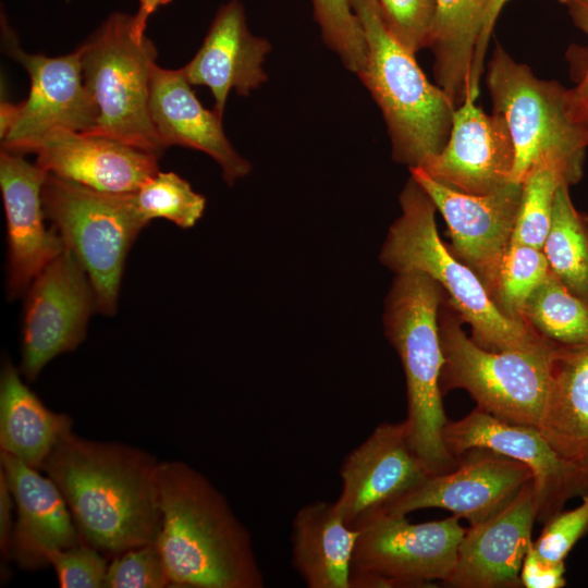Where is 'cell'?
<instances>
[{"label": "cell", "instance_id": "7c38bea8", "mask_svg": "<svg viewBox=\"0 0 588 588\" xmlns=\"http://www.w3.org/2000/svg\"><path fill=\"white\" fill-rule=\"evenodd\" d=\"M3 41L9 57L28 73V97L19 102L17 118L2 142V149L35 152L42 138L56 128L90 132L98 119L97 106L87 89L81 64V50L61 57L23 51L12 32Z\"/></svg>", "mask_w": 588, "mask_h": 588}, {"label": "cell", "instance_id": "e0dca14e", "mask_svg": "<svg viewBox=\"0 0 588 588\" xmlns=\"http://www.w3.org/2000/svg\"><path fill=\"white\" fill-rule=\"evenodd\" d=\"M47 172L23 155L2 149L0 188L7 245V293L12 299L26 293L33 280L65 247L58 232L45 224L41 189Z\"/></svg>", "mask_w": 588, "mask_h": 588}, {"label": "cell", "instance_id": "5bb4252c", "mask_svg": "<svg viewBox=\"0 0 588 588\" xmlns=\"http://www.w3.org/2000/svg\"><path fill=\"white\" fill-rule=\"evenodd\" d=\"M443 440L455 457L483 448L526 464L534 476L537 522L544 524L573 498L588 492V473L563 460L535 427L513 425L475 408L448 420Z\"/></svg>", "mask_w": 588, "mask_h": 588}, {"label": "cell", "instance_id": "8d00e7d4", "mask_svg": "<svg viewBox=\"0 0 588 588\" xmlns=\"http://www.w3.org/2000/svg\"><path fill=\"white\" fill-rule=\"evenodd\" d=\"M588 531V492L581 503L568 511H561L549 518L532 547L544 560L565 562L569 551Z\"/></svg>", "mask_w": 588, "mask_h": 588}, {"label": "cell", "instance_id": "d590c367", "mask_svg": "<svg viewBox=\"0 0 588 588\" xmlns=\"http://www.w3.org/2000/svg\"><path fill=\"white\" fill-rule=\"evenodd\" d=\"M61 588H103L108 561L97 549L82 542L46 553Z\"/></svg>", "mask_w": 588, "mask_h": 588}, {"label": "cell", "instance_id": "4316f807", "mask_svg": "<svg viewBox=\"0 0 588 588\" xmlns=\"http://www.w3.org/2000/svg\"><path fill=\"white\" fill-rule=\"evenodd\" d=\"M488 0H437L428 46L438 86L458 107L469 90L474 52Z\"/></svg>", "mask_w": 588, "mask_h": 588}, {"label": "cell", "instance_id": "836d02e7", "mask_svg": "<svg viewBox=\"0 0 588 588\" xmlns=\"http://www.w3.org/2000/svg\"><path fill=\"white\" fill-rule=\"evenodd\" d=\"M388 32L408 51L427 48L437 0H376Z\"/></svg>", "mask_w": 588, "mask_h": 588}, {"label": "cell", "instance_id": "277c9868", "mask_svg": "<svg viewBox=\"0 0 588 588\" xmlns=\"http://www.w3.org/2000/svg\"><path fill=\"white\" fill-rule=\"evenodd\" d=\"M445 296L429 275L397 273L384 304L388 340L397 352L405 373L408 440L430 475L452 470L457 457L443 440L448 422L442 403L440 375L443 364L438 313Z\"/></svg>", "mask_w": 588, "mask_h": 588}, {"label": "cell", "instance_id": "4fadbf2b", "mask_svg": "<svg viewBox=\"0 0 588 588\" xmlns=\"http://www.w3.org/2000/svg\"><path fill=\"white\" fill-rule=\"evenodd\" d=\"M409 172L443 216L452 242L449 249L477 274L491 297L513 238L522 183L512 181L491 193L474 195L436 181L419 167L409 168Z\"/></svg>", "mask_w": 588, "mask_h": 588}, {"label": "cell", "instance_id": "f6af8a7d", "mask_svg": "<svg viewBox=\"0 0 588 588\" xmlns=\"http://www.w3.org/2000/svg\"><path fill=\"white\" fill-rule=\"evenodd\" d=\"M587 125H588V120H587Z\"/></svg>", "mask_w": 588, "mask_h": 588}, {"label": "cell", "instance_id": "f546056e", "mask_svg": "<svg viewBox=\"0 0 588 588\" xmlns=\"http://www.w3.org/2000/svg\"><path fill=\"white\" fill-rule=\"evenodd\" d=\"M520 183L522 199L512 241L542 249L556 191L574 181L560 161L542 157L528 169Z\"/></svg>", "mask_w": 588, "mask_h": 588}, {"label": "cell", "instance_id": "b9f144b4", "mask_svg": "<svg viewBox=\"0 0 588 588\" xmlns=\"http://www.w3.org/2000/svg\"><path fill=\"white\" fill-rule=\"evenodd\" d=\"M169 0H139V5L132 22V35L137 41L145 38L147 21L158 7L167 3Z\"/></svg>", "mask_w": 588, "mask_h": 588}, {"label": "cell", "instance_id": "7bdbcfd3", "mask_svg": "<svg viewBox=\"0 0 588 588\" xmlns=\"http://www.w3.org/2000/svg\"><path fill=\"white\" fill-rule=\"evenodd\" d=\"M20 110L19 103H11L9 101H1L0 113V137L3 139L12 125L14 124Z\"/></svg>", "mask_w": 588, "mask_h": 588}, {"label": "cell", "instance_id": "5b68a950", "mask_svg": "<svg viewBox=\"0 0 588 588\" xmlns=\"http://www.w3.org/2000/svg\"><path fill=\"white\" fill-rule=\"evenodd\" d=\"M364 29L367 59L358 75L385 120L393 159L424 167L444 147L455 105L432 85L415 60L385 28L376 0H351Z\"/></svg>", "mask_w": 588, "mask_h": 588}, {"label": "cell", "instance_id": "74e56055", "mask_svg": "<svg viewBox=\"0 0 588 588\" xmlns=\"http://www.w3.org/2000/svg\"><path fill=\"white\" fill-rule=\"evenodd\" d=\"M565 562H550L534 549H528L519 574L525 588H561L566 585Z\"/></svg>", "mask_w": 588, "mask_h": 588}, {"label": "cell", "instance_id": "2e32d148", "mask_svg": "<svg viewBox=\"0 0 588 588\" xmlns=\"http://www.w3.org/2000/svg\"><path fill=\"white\" fill-rule=\"evenodd\" d=\"M340 475L342 490L334 503L353 528L430 476L411 445L404 420L377 426L345 457Z\"/></svg>", "mask_w": 588, "mask_h": 588}, {"label": "cell", "instance_id": "30bf717a", "mask_svg": "<svg viewBox=\"0 0 588 588\" xmlns=\"http://www.w3.org/2000/svg\"><path fill=\"white\" fill-rule=\"evenodd\" d=\"M352 560V573L375 574L399 588L444 583L456 560L465 534L457 515L413 524L406 515L378 512L360 522Z\"/></svg>", "mask_w": 588, "mask_h": 588}, {"label": "cell", "instance_id": "52a82bcc", "mask_svg": "<svg viewBox=\"0 0 588 588\" xmlns=\"http://www.w3.org/2000/svg\"><path fill=\"white\" fill-rule=\"evenodd\" d=\"M493 113L503 118L514 146L512 181L520 183L542 157H552L574 183L583 176L588 125L576 114L571 90L537 77L497 45L487 68Z\"/></svg>", "mask_w": 588, "mask_h": 588}, {"label": "cell", "instance_id": "7a4b0ae2", "mask_svg": "<svg viewBox=\"0 0 588 588\" xmlns=\"http://www.w3.org/2000/svg\"><path fill=\"white\" fill-rule=\"evenodd\" d=\"M158 487L155 543L170 587L265 586L249 531L203 474L184 462H159Z\"/></svg>", "mask_w": 588, "mask_h": 588}, {"label": "cell", "instance_id": "603a6c76", "mask_svg": "<svg viewBox=\"0 0 588 588\" xmlns=\"http://www.w3.org/2000/svg\"><path fill=\"white\" fill-rule=\"evenodd\" d=\"M269 50L268 40L248 32L242 4L231 0L217 12L203 45L183 70L192 85L210 89L213 111L222 118L231 89L245 96L267 79L262 63Z\"/></svg>", "mask_w": 588, "mask_h": 588}, {"label": "cell", "instance_id": "9a60e30c", "mask_svg": "<svg viewBox=\"0 0 588 588\" xmlns=\"http://www.w3.org/2000/svg\"><path fill=\"white\" fill-rule=\"evenodd\" d=\"M456 457L452 470L428 476L383 512L406 515L439 507L473 526L501 511L534 479L526 464L489 449H469Z\"/></svg>", "mask_w": 588, "mask_h": 588}, {"label": "cell", "instance_id": "44dd1931", "mask_svg": "<svg viewBox=\"0 0 588 588\" xmlns=\"http://www.w3.org/2000/svg\"><path fill=\"white\" fill-rule=\"evenodd\" d=\"M0 465L16 509L10 560L21 568L49 566L46 553L82 543L68 504L54 481L0 451Z\"/></svg>", "mask_w": 588, "mask_h": 588}, {"label": "cell", "instance_id": "ffe728a7", "mask_svg": "<svg viewBox=\"0 0 588 588\" xmlns=\"http://www.w3.org/2000/svg\"><path fill=\"white\" fill-rule=\"evenodd\" d=\"M34 154L47 173L106 193H135L159 172L155 154L66 128L49 132Z\"/></svg>", "mask_w": 588, "mask_h": 588}, {"label": "cell", "instance_id": "484cf974", "mask_svg": "<svg viewBox=\"0 0 588 588\" xmlns=\"http://www.w3.org/2000/svg\"><path fill=\"white\" fill-rule=\"evenodd\" d=\"M73 419L56 413L22 380V373L9 359L0 375V449L33 468L41 467L57 444L72 431Z\"/></svg>", "mask_w": 588, "mask_h": 588}, {"label": "cell", "instance_id": "3957f363", "mask_svg": "<svg viewBox=\"0 0 588 588\" xmlns=\"http://www.w3.org/2000/svg\"><path fill=\"white\" fill-rule=\"evenodd\" d=\"M401 216L392 223L379 259L397 273L418 271L433 279L471 329V339L489 351L520 350L548 340L526 322L504 316L477 274L457 259L438 233L436 206L411 176L400 194Z\"/></svg>", "mask_w": 588, "mask_h": 588}, {"label": "cell", "instance_id": "cb8c5ba5", "mask_svg": "<svg viewBox=\"0 0 588 588\" xmlns=\"http://www.w3.org/2000/svg\"><path fill=\"white\" fill-rule=\"evenodd\" d=\"M536 428L559 456L588 473V344L555 346Z\"/></svg>", "mask_w": 588, "mask_h": 588}, {"label": "cell", "instance_id": "ee69618b", "mask_svg": "<svg viewBox=\"0 0 588 588\" xmlns=\"http://www.w3.org/2000/svg\"><path fill=\"white\" fill-rule=\"evenodd\" d=\"M558 1L567 4L571 0H558Z\"/></svg>", "mask_w": 588, "mask_h": 588}, {"label": "cell", "instance_id": "1f68e13d", "mask_svg": "<svg viewBox=\"0 0 588 588\" xmlns=\"http://www.w3.org/2000/svg\"><path fill=\"white\" fill-rule=\"evenodd\" d=\"M133 194L147 224L154 219H166L189 229L201 218L206 207V198L174 172H157Z\"/></svg>", "mask_w": 588, "mask_h": 588}, {"label": "cell", "instance_id": "4dcf8cb0", "mask_svg": "<svg viewBox=\"0 0 588 588\" xmlns=\"http://www.w3.org/2000/svg\"><path fill=\"white\" fill-rule=\"evenodd\" d=\"M550 271L542 249L512 241L498 270L492 302L507 318L525 322L524 306Z\"/></svg>", "mask_w": 588, "mask_h": 588}, {"label": "cell", "instance_id": "6da1fadb", "mask_svg": "<svg viewBox=\"0 0 588 588\" xmlns=\"http://www.w3.org/2000/svg\"><path fill=\"white\" fill-rule=\"evenodd\" d=\"M158 466L142 449L85 439L72 430L41 470L60 489L82 541L113 558L156 540Z\"/></svg>", "mask_w": 588, "mask_h": 588}, {"label": "cell", "instance_id": "f1b7e54d", "mask_svg": "<svg viewBox=\"0 0 588 588\" xmlns=\"http://www.w3.org/2000/svg\"><path fill=\"white\" fill-rule=\"evenodd\" d=\"M523 320L558 346L588 344V301L568 291L551 271L526 302Z\"/></svg>", "mask_w": 588, "mask_h": 588}, {"label": "cell", "instance_id": "ac0fdd59", "mask_svg": "<svg viewBox=\"0 0 588 588\" xmlns=\"http://www.w3.org/2000/svg\"><path fill=\"white\" fill-rule=\"evenodd\" d=\"M514 146L503 118L487 114L466 95L455 108L449 138L424 169L456 191L483 195L512 182Z\"/></svg>", "mask_w": 588, "mask_h": 588}, {"label": "cell", "instance_id": "d4e9b609", "mask_svg": "<svg viewBox=\"0 0 588 588\" xmlns=\"http://www.w3.org/2000/svg\"><path fill=\"white\" fill-rule=\"evenodd\" d=\"M357 536L334 502L316 501L298 510L292 524V558L307 587L351 588Z\"/></svg>", "mask_w": 588, "mask_h": 588}, {"label": "cell", "instance_id": "f35d334b", "mask_svg": "<svg viewBox=\"0 0 588 588\" xmlns=\"http://www.w3.org/2000/svg\"><path fill=\"white\" fill-rule=\"evenodd\" d=\"M509 0H488L480 35L478 37L470 71L468 95L477 100L479 96L480 77L485 69V57L493 27L502 8Z\"/></svg>", "mask_w": 588, "mask_h": 588}, {"label": "cell", "instance_id": "ab89813d", "mask_svg": "<svg viewBox=\"0 0 588 588\" xmlns=\"http://www.w3.org/2000/svg\"><path fill=\"white\" fill-rule=\"evenodd\" d=\"M574 23L588 36V0H571L567 3ZM571 90L572 103L578 118L588 120V53L584 74L579 83Z\"/></svg>", "mask_w": 588, "mask_h": 588}, {"label": "cell", "instance_id": "83f0119b", "mask_svg": "<svg viewBox=\"0 0 588 588\" xmlns=\"http://www.w3.org/2000/svg\"><path fill=\"white\" fill-rule=\"evenodd\" d=\"M568 186L562 184L556 191L542 250L560 282L588 301V217L573 205Z\"/></svg>", "mask_w": 588, "mask_h": 588}, {"label": "cell", "instance_id": "d6986e66", "mask_svg": "<svg viewBox=\"0 0 588 588\" xmlns=\"http://www.w3.org/2000/svg\"><path fill=\"white\" fill-rule=\"evenodd\" d=\"M537 522L534 481L501 511L470 526L458 544L454 567L443 583L453 588H520L525 555Z\"/></svg>", "mask_w": 588, "mask_h": 588}, {"label": "cell", "instance_id": "8fae6325", "mask_svg": "<svg viewBox=\"0 0 588 588\" xmlns=\"http://www.w3.org/2000/svg\"><path fill=\"white\" fill-rule=\"evenodd\" d=\"M97 311L90 281L74 255L64 252L47 265L26 291L20 371L35 381L54 357L75 350Z\"/></svg>", "mask_w": 588, "mask_h": 588}, {"label": "cell", "instance_id": "8992f818", "mask_svg": "<svg viewBox=\"0 0 588 588\" xmlns=\"http://www.w3.org/2000/svg\"><path fill=\"white\" fill-rule=\"evenodd\" d=\"M460 314L444 296L438 313L443 364L441 392L465 390L477 408L513 425L537 427L548 394L555 344L489 351L462 328Z\"/></svg>", "mask_w": 588, "mask_h": 588}, {"label": "cell", "instance_id": "9c48e42d", "mask_svg": "<svg viewBox=\"0 0 588 588\" xmlns=\"http://www.w3.org/2000/svg\"><path fill=\"white\" fill-rule=\"evenodd\" d=\"M133 15L112 13L81 46L84 83L98 110L87 134L108 137L161 156L166 147L149 111L157 51L132 35Z\"/></svg>", "mask_w": 588, "mask_h": 588}, {"label": "cell", "instance_id": "d6a6232c", "mask_svg": "<svg viewBox=\"0 0 588 588\" xmlns=\"http://www.w3.org/2000/svg\"><path fill=\"white\" fill-rule=\"evenodd\" d=\"M311 1L323 40L346 69L359 75L367 59V44L351 0Z\"/></svg>", "mask_w": 588, "mask_h": 588}, {"label": "cell", "instance_id": "7402d4cb", "mask_svg": "<svg viewBox=\"0 0 588 588\" xmlns=\"http://www.w3.org/2000/svg\"><path fill=\"white\" fill-rule=\"evenodd\" d=\"M191 85L183 68L154 66L149 100L152 124L166 148L177 145L209 155L232 186L250 172V163L232 147L222 118L200 103Z\"/></svg>", "mask_w": 588, "mask_h": 588}, {"label": "cell", "instance_id": "60d3db41", "mask_svg": "<svg viewBox=\"0 0 588 588\" xmlns=\"http://www.w3.org/2000/svg\"><path fill=\"white\" fill-rule=\"evenodd\" d=\"M13 495L3 471L0 469V550L2 559L10 560L11 540L14 529Z\"/></svg>", "mask_w": 588, "mask_h": 588}, {"label": "cell", "instance_id": "e575fe53", "mask_svg": "<svg viewBox=\"0 0 588 588\" xmlns=\"http://www.w3.org/2000/svg\"><path fill=\"white\" fill-rule=\"evenodd\" d=\"M170 585L155 541L113 556L105 580V588H163Z\"/></svg>", "mask_w": 588, "mask_h": 588}, {"label": "cell", "instance_id": "ba28073f", "mask_svg": "<svg viewBox=\"0 0 588 588\" xmlns=\"http://www.w3.org/2000/svg\"><path fill=\"white\" fill-rule=\"evenodd\" d=\"M41 198L46 218L90 281L97 311L114 315L127 254L147 225L134 194L99 192L48 173Z\"/></svg>", "mask_w": 588, "mask_h": 588}]
</instances>
